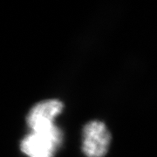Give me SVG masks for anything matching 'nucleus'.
Returning <instances> with one entry per match:
<instances>
[{
  "mask_svg": "<svg viewBox=\"0 0 157 157\" xmlns=\"http://www.w3.org/2000/svg\"><path fill=\"white\" fill-rule=\"evenodd\" d=\"M62 140V134L55 125L48 128L32 131L21 141L20 148L29 157H53Z\"/></svg>",
  "mask_w": 157,
  "mask_h": 157,
  "instance_id": "obj_1",
  "label": "nucleus"
},
{
  "mask_svg": "<svg viewBox=\"0 0 157 157\" xmlns=\"http://www.w3.org/2000/svg\"><path fill=\"white\" fill-rule=\"evenodd\" d=\"M110 141L111 135L103 122L92 121L84 126L82 150L86 157L105 156Z\"/></svg>",
  "mask_w": 157,
  "mask_h": 157,
  "instance_id": "obj_2",
  "label": "nucleus"
},
{
  "mask_svg": "<svg viewBox=\"0 0 157 157\" xmlns=\"http://www.w3.org/2000/svg\"><path fill=\"white\" fill-rule=\"evenodd\" d=\"M63 103L59 100H46L34 105L27 116V124L32 131H39L55 125L53 120L63 109Z\"/></svg>",
  "mask_w": 157,
  "mask_h": 157,
  "instance_id": "obj_3",
  "label": "nucleus"
}]
</instances>
